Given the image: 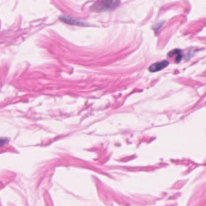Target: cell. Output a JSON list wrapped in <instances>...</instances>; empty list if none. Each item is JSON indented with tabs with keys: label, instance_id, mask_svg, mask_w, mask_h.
<instances>
[{
	"label": "cell",
	"instance_id": "cell-1",
	"mask_svg": "<svg viewBox=\"0 0 206 206\" xmlns=\"http://www.w3.org/2000/svg\"><path fill=\"white\" fill-rule=\"evenodd\" d=\"M119 5V0H100L92 5L91 10L96 12L110 11L116 8Z\"/></svg>",
	"mask_w": 206,
	"mask_h": 206
},
{
	"label": "cell",
	"instance_id": "cell-2",
	"mask_svg": "<svg viewBox=\"0 0 206 206\" xmlns=\"http://www.w3.org/2000/svg\"><path fill=\"white\" fill-rule=\"evenodd\" d=\"M169 64V62L166 60H163L160 62H156L153 63L149 67V70L151 72H157L160 70L166 67Z\"/></svg>",
	"mask_w": 206,
	"mask_h": 206
},
{
	"label": "cell",
	"instance_id": "cell-3",
	"mask_svg": "<svg viewBox=\"0 0 206 206\" xmlns=\"http://www.w3.org/2000/svg\"><path fill=\"white\" fill-rule=\"evenodd\" d=\"M60 20H61L63 22L70 24V25H78V26H84L85 25V23L83 22H81L78 20H76L73 18H71L69 17L66 16H61Z\"/></svg>",
	"mask_w": 206,
	"mask_h": 206
},
{
	"label": "cell",
	"instance_id": "cell-4",
	"mask_svg": "<svg viewBox=\"0 0 206 206\" xmlns=\"http://www.w3.org/2000/svg\"><path fill=\"white\" fill-rule=\"evenodd\" d=\"M174 55H176V62H179L181 58V55L180 54V51L179 49H175L169 53V56L172 57Z\"/></svg>",
	"mask_w": 206,
	"mask_h": 206
},
{
	"label": "cell",
	"instance_id": "cell-5",
	"mask_svg": "<svg viewBox=\"0 0 206 206\" xmlns=\"http://www.w3.org/2000/svg\"><path fill=\"white\" fill-rule=\"evenodd\" d=\"M6 142H7V140L5 139H4V138L0 139V146H3L5 143Z\"/></svg>",
	"mask_w": 206,
	"mask_h": 206
}]
</instances>
